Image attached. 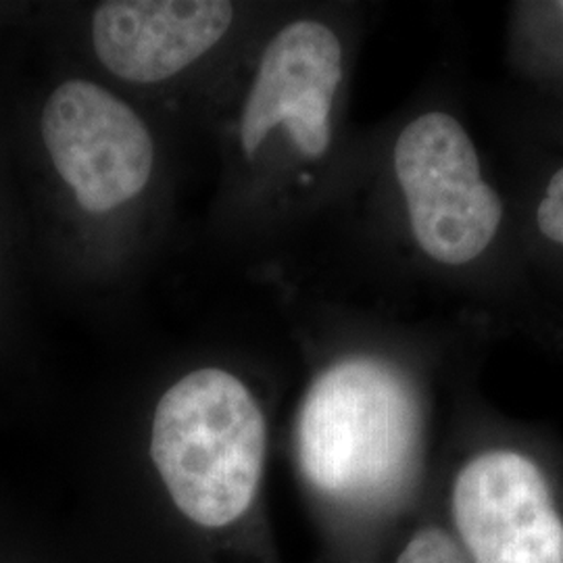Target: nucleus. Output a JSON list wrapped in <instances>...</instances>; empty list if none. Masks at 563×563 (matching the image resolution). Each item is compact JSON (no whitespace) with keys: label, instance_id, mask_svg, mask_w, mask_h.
Here are the masks:
<instances>
[{"label":"nucleus","instance_id":"obj_1","mask_svg":"<svg viewBox=\"0 0 563 563\" xmlns=\"http://www.w3.org/2000/svg\"><path fill=\"white\" fill-rule=\"evenodd\" d=\"M423 437L413 380L390 363L349 357L309 386L297 455L305 483L336 518L380 526L426 509Z\"/></svg>","mask_w":563,"mask_h":563},{"label":"nucleus","instance_id":"obj_2","mask_svg":"<svg viewBox=\"0 0 563 563\" xmlns=\"http://www.w3.org/2000/svg\"><path fill=\"white\" fill-rule=\"evenodd\" d=\"M0 139L15 148L48 216L120 213L142 199L157 167V142L141 113L84 76L53 78L23 97Z\"/></svg>","mask_w":563,"mask_h":563},{"label":"nucleus","instance_id":"obj_3","mask_svg":"<svg viewBox=\"0 0 563 563\" xmlns=\"http://www.w3.org/2000/svg\"><path fill=\"white\" fill-rule=\"evenodd\" d=\"M265 453L262 405L223 367L188 372L157 401L151 460L181 516L201 528H225L249 511Z\"/></svg>","mask_w":563,"mask_h":563},{"label":"nucleus","instance_id":"obj_4","mask_svg":"<svg viewBox=\"0 0 563 563\" xmlns=\"http://www.w3.org/2000/svg\"><path fill=\"white\" fill-rule=\"evenodd\" d=\"M426 509L465 563H563V478L520 444L460 455Z\"/></svg>","mask_w":563,"mask_h":563},{"label":"nucleus","instance_id":"obj_5","mask_svg":"<svg viewBox=\"0 0 563 563\" xmlns=\"http://www.w3.org/2000/svg\"><path fill=\"white\" fill-rule=\"evenodd\" d=\"M393 167L423 255L449 267L483 257L501 228L504 202L484 180L462 123L444 111L409 121L395 142Z\"/></svg>","mask_w":563,"mask_h":563},{"label":"nucleus","instance_id":"obj_6","mask_svg":"<svg viewBox=\"0 0 563 563\" xmlns=\"http://www.w3.org/2000/svg\"><path fill=\"white\" fill-rule=\"evenodd\" d=\"M344 78L339 34L320 20L280 27L251 74L236 121L242 159L260 167L272 151L320 162L332 146L334 104Z\"/></svg>","mask_w":563,"mask_h":563},{"label":"nucleus","instance_id":"obj_7","mask_svg":"<svg viewBox=\"0 0 563 563\" xmlns=\"http://www.w3.org/2000/svg\"><path fill=\"white\" fill-rule=\"evenodd\" d=\"M236 9L223 0H109L88 21L102 69L132 86L174 80L213 53Z\"/></svg>","mask_w":563,"mask_h":563},{"label":"nucleus","instance_id":"obj_8","mask_svg":"<svg viewBox=\"0 0 563 563\" xmlns=\"http://www.w3.org/2000/svg\"><path fill=\"white\" fill-rule=\"evenodd\" d=\"M393 563H465L455 549L443 526L423 509L422 514L409 523L401 544L393 558Z\"/></svg>","mask_w":563,"mask_h":563},{"label":"nucleus","instance_id":"obj_9","mask_svg":"<svg viewBox=\"0 0 563 563\" xmlns=\"http://www.w3.org/2000/svg\"><path fill=\"white\" fill-rule=\"evenodd\" d=\"M537 223L544 239L563 246V167L553 174L537 209Z\"/></svg>","mask_w":563,"mask_h":563},{"label":"nucleus","instance_id":"obj_10","mask_svg":"<svg viewBox=\"0 0 563 563\" xmlns=\"http://www.w3.org/2000/svg\"><path fill=\"white\" fill-rule=\"evenodd\" d=\"M9 178H7V151L0 139V286L4 282V267H7V249L13 239V223H11V195H9Z\"/></svg>","mask_w":563,"mask_h":563},{"label":"nucleus","instance_id":"obj_11","mask_svg":"<svg viewBox=\"0 0 563 563\" xmlns=\"http://www.w3.org/2000/svg\"><path fill=\"white\" fill-rule=\"evenodd\" d=\"M11 15H15V11L11 7H0V25H4Z\"/></svg>","mask_w":563,"mask_h":563},{"label":"nucleus","instance_id":"obj_12","mask_svg":"<svg viewBox=\"0 0 563 563\" xmlns=\"http://www.w3.org/2000/svg\"><path fill=\"white\" fill-rule=\"evenodd\" d=\"M562 9H563V2H562Z\"/></svg>","mask_w":563,"mask_h":563}]
</instances>
